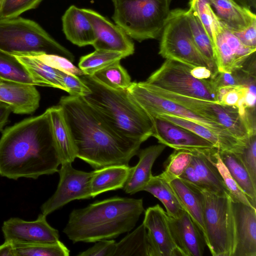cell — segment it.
I'll return each instance as SVG.
<instances>
[{
    "label": "cell",
    "instance_id": "obj_16",
    "mask_svg": "<svg viewBox=\"0 0 256 256\" xmlns=\"http://www.w3.org/2000/svg\"><path fill=\"white\" fill-rule=\"evenodd\" d=\"M234 244L232 256H256V208L232 201Z\"/></svg>",
    "mask_w": 256,
    "mask_h": 256
},
{
    "label": "cell",
    "instance_id": "obj_48",
    "mask_svg": "<svg viewBox=\"0 0 256 256\" xmlns=\"http://www.w3.org/2000/svg\"><path fill=\"white\" fill-rule=\"evenodd\" d=\"M179 178L192 184L200 190H206L202 180L190 164Z\"/></svg>",
    "mask_w": 256,
    "mask_h": 256
},
{
    "label": "cell",
    "instance_id": "obj_37",
    "mask_svg": "<svg viewBox=\"0 0 256 256\" xmlns=\"http://www.w3.org/2000/svg\"><path fill=\"white\" fill-rule=\"evenodd\" d=\"M158 117L184 128L212 142L220 150H232L229 145L218 134L207 127L194 122L170 114H160Z\"/></svg>",
    "mask_w": 256,
    "mask_h": 256
},
{
    "label": "cell",
    "instance_id": "obj_4",
    "mask_svg": "<svg viewBox=\"0 0 256 256\" xmlns=\"http://www.w3.org/2000/svg\"><path fill=\"white\" fill-rule=\"evenodd\" d=\"M90 92L83 98L112 128L122 136L142 143L152 136L153 121L128 90L109 88L92 76H80Z\"/></svg>",
    "mask_w": 256,
    "mask_h": 256
},
{
    "label": "cell",
    "instance_id": "obj_11",
    "mask_svg": "<svg viewBox=\"0 0 256 256\" xmlns=\"http://www.w3.org/2000/svg\"><path fill=\"white\" fill-rule=\"evenodd\" d=\"M127 90L135 101L151 116L170 114L202 124L220 136L232 150L242 142L232 136L218 123L158 95L146 88L142 82H132Z\"/></svg>",
    "mask_w": 256,
    "mask_h": 256
},
{
    "label": "cell",
    "instance_id": "obj_2",
    "mask_svg": "<svg viewBox=\"0 0 256 256\" xmlns=\"http://www.w3.org/2000/svg\"><path fill=\"white\" fill-rule=\"evenodd\" d=\"M62 108L74 143L76 158L95 170L128 166L142 143L128 139L112 128L82 97L63 96Z\"/></svg>",
    "mask_w": 256,
    "mask_h": 256
},
{
    "label": "cell",
    "instance_id": "obj_24",
    "mask_svg": "<svg viewBox=\"0 0 256 256\" xmlns=\"http://www.w3.org/2000/svg\"><path fill=\"white\" fill-rule=\"evenodd\" d=\"M166 146L160 144L139 150L137 155L139 160L132 168L130 174L123 190L126 194H132L143 190L152 176V166Z\"/></svg>",
    "mask_w": 256,
    "mask_h": 256
},
{
    "label": "cell",
    "instance_id": "obj_12",
    "mask_svg": "<svg viewBox=\"0 0 256 256\" xmlns=\"http://www.w3.org/2000/svg\"><path fill=\"white\" fill-rule=\"evenodd\" d=\"M59 182L54 194L40 207L46 216L60 209L71 201L92 198L90 180L92 172L76 170L72 163L61 164L58 170Z\"/></svg>",
    "mask_w": 256,
    "mask_h": 256
},
{
    "label": "cell",
    "instance_id": "obj_22",
    "mask_svg": "<svg viewBox=\"0 0 256 256\" xmlns=\"http://www.w3.org/2000/svg\"><path fill=\"white\" fill-rule=\"evenodd\" d=\"M62 30L67 40L78 46L92 45L96 36L82 8L70 6L62 16Z\"/></svg>",
    "mask_w": 256,
    "mask_h": 256
},
{
    "label": "cell",
    "instance_id": "obj_3",
    "mask_svg": "<svg viewBox=\"0 0 256 256\" xmlns=\"http://www.w3.org/2000/svg\"><path fill=\"white\" fill-rule=\"evenodd\" d=\"M144 211L142 198L112 197L74 210L63 232L73 243L116 238L130 231Z\"/></svg>",
    "mask_w": 256,
    "mask_h": 256
},
{
    "label": "cell",
    "instance_id": "obj_30",
    "mask_svg": "<svg viewBox=\"0 0 256 256\" xmlns=\"http://www.w3.org/2000/svg\"><path fill=\"white\" fill-rule=\"evenodd\" d=\"M154 256L143 223L116 244L114 256Z\"/></svg>",
    "mask_w": 256,
    "mask_h": 256
},
{
    "label": "cell",
    "instance_id": "obj_45",
    "mask_svg": "<svg viewBox=\"0 0 256 256\" xmlns=\"http://www.w3.org/2000/svg\"><path fill=\"white\" fill-rule=\"evenodd\" d=\"M58 72L65 91L70 96L83 97L90 92L88 87L80 76L59 70Z\"/></svg>",
    "mask_w": 256,
    "mask_h": 256
},
{
    "label": "cell",
    "instance_id": "obj_5",
    "mask_svg": "<svg viewBox=\"0 0 256 256\" xmlns=\"http://www.w3.org/2000/svg\"><path fill=\"white\" fill-rule=\"evenodd\" d=\"M116 24L141 42L158 38L170 13L172 0H112Z\"/></svg>",
    "mask_w": 256,
    "mask_h": 256
},
{
    "label": "cell",
    "instance_id": "obj_52",
    "mask_svg": "<svg viewBox=\"0 0 256 256\" xmlns=\"http://www.w3.org/2000/svg\"><path fill=\"white\" fill-rule=\"evenodd\" d=\"M239 4L255 12L256 8V0H234Z\"/></svg>",
    "mask_w": 256,
    "mask_h": 256
},
{
    "label": "cell",
    "instance_id": "obj_53",
    "mask_svg": "<svg viewBox=\"0 0 256 256\" xmlns=\"http://www.w3.org/2000/svg\"><path fill=\"white\" fill-rule=\"evenodd\" d=\"M6 0H0V11L5 2Z\"/></svg>",
    "mask_w": 256,
    "mask_h": 256
},
{
    "label": "cell",
    "instance_id": "obj_26",
    "mask_svg": "<svg viewBox=\"0 0 256 256\" xmlns=\"http://www.w3.org/2000/svg\"><path fill=\"white\" fill-rule=\"evenodd\" d=\"M132 168L126 165H114L92 171L90 180L92 198L110 190L123 188Z\"/></svg>",
    "mask_w": 256,
    "mask_h": 256
},
{
    "label": "cell",
    "instance_id": "obj_21",
    "mask_svg": "<svg viewBox=\"0 0 256 256\" xmlns=\"http://www.w3.org/2000/svg\"><path fill=\"white\" fill-rule=\"evenodd\" d=\"M208 1L218 20L232 32L241 31L256 22L254 12L234 0Z\"/></svg>",
    "mask_w": 256,
    "mask_h": 256
},
{
    "label": "cell",
    "instance_id": "obj_17",
    "mask_svg": "<svg viewBox=\"0 0 256 256\" xmlns=\"http://www.w3.org/2000/svg\"><path fill=\"white\" fill-rule=\"evenodd\" d=\"M152 117V136L160 144L174 150H202L216 148L208 140L184 128L160 118Z\"/></svg>",
    "mask_w": 256,
    "mask_h": 256
},
{
    "label": "cell",
    "instance_id": "obj_50",
    "mask_svg": "<svg viewBox=\"0 0 256 256\" xmlns=\"http://www.w3.org/2000/svg\"><path fill=\"white\" fill-rule=\"evenodd\" d=\"M11 110L6 104H0V132H2L8 124Z\"/></svg>",
    "mask_w": 256,
    "mask_h": 256
},
{
    "label": "cell",
    "instance_id": "obj_28",
    "mask_svg": "<svg viewBox=\"0 0 256 256\" xmlns=\"http://www.w3.org/2000/svg\"><path fill=\"white\" fill-rule=\"evenodd\" d=\"M207 150H192L190 164L202 180L206 190L218 195L230 196L217 168L206 155Z\"/></svg>",
    "mask_w": 256,
    "mask_h": 256
},
{
    "label": "cell",
    "instance_id": "obj_43",
    "mask_svg": "<svg viewBox=\"0 0 256 256\" xmlns=\"http://www.w3.org/2000/svg\"><path fill=\"white\" fill-rule=\"evenodd\" d=\"M46 65L56 70L68 72L78 76L85 74L79 68L68 58L56 54L43 52H29Z\"/></svg>",
    "mask_w": 256,
    "mask_h": 256
},
{
    "label": "cell",
    "instance_id": "obj_6",
    "mask_svg": "<svg viewBox=\"0 0 256 256\" xmlns=\"http://www.w3.org/2000/svg\"><path fill=\"white\" fill-rule=\"evenodd\" d=\"M0 50L9 54L43 52L64 57L74 56L36 22L20 16L0 18Z\"/></svg>",
    "mask_w": 256,
    "mask_h": 256
},
{
    "label": "cell",
    "instance_id": "obj_9",
    "mask_svg": "<svg viewBox=\"0 0 256 256\" xmlns=\"http://www.w3.org/2000/svg\"><path fill=\"white\" fill-rule=\"evenodd\" d=\"M191 68L181 62L166 60L145 82L169 92L218 102L217 91L211 79L195 78Z\"/></svg>",
    "mask_w": 256,
    "mask_h": 256
},
{
    "label": "cell",
    "instance_id": "obj_8",
    "mask_svg": "<svg viewBox=\"0 0 256 256\" xmlns=\"http://www.w3.org/2000/svg\"><path fill=\"white\" fill-rule=\"evenodd\" d=\"M159 54L192 68L204 66L216 72L196 48L187 18L186 10H170L160 34Z\"/></svg>",
    "mask_w": 256,
    "mask_h": 256
},
{
    "label": "cell",
    "instance_id": "obj_47",
    "mask_svg": "<svg viewBox=\"0 0 256 256\" xmlns=\"http://www.w3.org/2000/svg\"><path fill=\"white\" fill-rule=\"evenodd\" d=\"M233 32L244 44L256 49V22L241 31Z\"/></svg>",
    "mask_w": 256,
    "mask_h": 256
},
{
    "label": "cell",
    "instance_id": "obj_31",
    "mask_svg": "<svg viewBox=\"0 0 256 256\" xmlns=\"http://www.w3.org/2000/svg\"><path fill=\"white\" fill-rule=\"evenodd\" d=\"M158 198L164 206L169 216L176 218L184 210L181 206L173 189L161 174L151 177L143 190Z\"/></svg>",
    "mask_w": 256,
    "mask_h": 256
},
{
    "label": "cell",
    "instance_id": "obj_38",
    "mask_svg": "<svg viewBox=\"0 0 256 256\" xmlns=\"http://www.w3.org/2000/svg\"><path fill=\"white\" fill-rule=\"evenodd\" d=\"M13 244L16 256H68L70 255L68 249L60 240L54 243Z\"/></svg>",
    "mask_w": 256,
    "mask_h": 256
},
{
    "label": "cell",
    "instance_id": "obj_51",
    "mask_svg": "<svg viewBox=\"0 0 256 256\" xmlns=\"http://www.w3.org/2000/svg\"><path fill=\"white\" fill-rule=\"evenodd\" d=\"M0 256H16L14 244L10 241H4L0 245Z\"/></svg>",
    "mask_w": 256,
    "mask_h": 256
},
{
    "label": "cell",
    "instance_id": "obj_40",
    "mask_svg": "<svg viewBox=\"0 0 256 256\" xmlns=\"http://www.w3.org/2000/svg\"><path fill=\"white\" fill-rule=\"evenodd\" d=\"M192 156V151L174 150L164 165V170L161 174L168 181L180 178L190 164Z\"/></svg>",
    "mask_w": 256,
    "mask_h": 256
},
{
    "label": "cell",
    "instance_id": "obj_33",
    "mask_svg": "<svg viewBox=\"0 0 256 256\" xmlns=\"http://www.w3.org/2000/svg\"><path fill=\"white\" fill-rule=\"evenodd\" d=\"M0 81L36 86L26 69L18 59L12 54L1 50Z\"/></svg>",
    "mask_w": 256,
    "mask_h": 256
},
{
    "label": "cell",
    "instance_id": "obj_41",
    "mask_svg": "<svg viewBox=\"0 0 256 256\" xmlns=\"http://www.w3.org/2000/svg\"><path fill=\"white\" fill-rule=\"evenodd\" d=\"M232 152L240 159L256 186V134L250 135Z\"/></svg>",
    "mask_w": 256,
    "mask_h": 256
},
{
    "label": "cell",
    "instance_id": "obj_27",
    "mask_svg": "<svg viewBox=\"0 0 256 256\" xmlns=\"http://www.w3.org/2000/svg\"><path fill=\"white\" fill-rule=\"evenodd\" d=\"M10 54L25 67L36 86L58 88L65 91L58 70L46 65L29 53Z\"/></svg>",
    "mask_w": 256,
    "mask_h": 256
},
{
    "label": "cell",
    "instance_id": "obj_49",
    "mask_svg": "<svg viewBox=\"0 0 256 256\" xmlns=\"http://www.w3.org/2000/svg\"><path fill=\"white\" fill-rule=\"evenodd\" d=\"M192 75L196 78L202 80H210L213 76L212 72L204 66H198L191 68Z\"/></svg>",
    "mask_w": 256,
    "mask_h": 256
},
{
    "label": "cell",
    "instance_id": "obj_15",
    "mask_svg": "<svg viewBox=\"0 0 256 256\" xmlns=\"http://www.w3.org/2000/svg\"><path fill=\"white\" fill-rule=\"evenodd\" d=\"M94 30L96 40L92 44L95 50L122 52L127 56L134 52L132 38L118 25L91 9L82 8Z\"/></svg>",
    "mask_w": 256,
    "mask_h": 256
},
{
    "label": "cell",
    "instance_id": "obj_19",
    "mask_svg": "<svg viewBox=\"0 0 256 256\" xmlns=\"http://www.w3.org/2000/svg\"><path fill=\"white\" fill-rule=\"evenodd\" d=\"M174 242L182 256H202L206 245L202 233L184 211L176 218L168 215Z\"/></svg>",
    "mask_w": 256,
    "mask_h": 256
},
{
    "label": "cell",
    "instance_id": "obj_13",
    "mask_svg": "<svg viewBox=\"0 0 256 256\" xmlns=\"http://www.w3.org/2000/svg\"><path fill=\"white\" fill-rule=\"evenodd\" d=\"M46 216L42 213L34 221L18 218H11L4 221L2 228L4 241L24 244L58 242V232L48 224Z\"/></svg>",
    "mask_w": 256,
    "mask_h": 256
},
{
    "label": "cell",
    "instance_id": "obj_35",
    "mask_svg": "<svg viewBox=\"0 0 256 256\" xmlns=\"http://www.w3.org/2000/svg\"><path fill=\"white\" fill-rule=\"evenodd\" d=\"M206 154L210 162L217 168L224 184L230 193L232 200L252 206L246 196L233 178L226 166L222 161L218 154V148H214L208 149L206 151Z\"/></svg>",
    "mask_w": 256,
    "mask_h": 256
},
{
    "label": "cell",
    "instance_id": "obj_29",
    "mask_svg": "<svg viewBox=\"0 0 256 256\" xmlns=\"http://www.w3.org/2000/svg\"><path fill=\"white\" fill-rule=\"evenodd\" d=\"M218 150L220 158L231 176L246 196L252 206L256 208V186L253 184L245 166L232 150Z\"/></svg>",
    "mask_w": 256,
    "mask_h": 256
},
{
    "label": "cell",
    "instance_id": "obj_54",
    "mask_svg": "<svg viewBox=\"0 0 256 256\" xmlns=\"http://www.w3.org/2000/svg\"><path fill=\"white\" fill-rule=\"evenodd\" d=\"M5 104V103H4L0 100V104Z\"/></svg>",
    "mask_w": 256,
    "mask_h": 256
},
{
    "label": "cell",
    "instance_id": "obj_42",
    "mask_svg": "<svg viewBox=\"0 0 256 256\" xmlns=\"http://www.w3.org/2000/svg\"><path fill=\"white\" fill-rule=\"evenodd\" d=\"M246 86H226L217 90L218 102L222 104L237 106L242 116H244L246 109L244 106V100L250 84Z\"/></svg>",
    "mask_w": 256,
    "mask_h": 256
},
{
    "label": "cell",
    "instance_id": "obj_36",
    "mask_svg": "<svg viewBox=\"0 0 256 256\" xmlns=\"http://www.w3.org/2000/svg\"><path fill=\"white\" fill-rule=\"evenodd\" d=\"M120 62H114L92 76L105 86L116 90H126L130 85L131 79L127 71L120 65Z\"/></svg>",
    "mask_w": 256,
    "mask_h": 256
},
{
    "label": "cell",
    "instance_id": "obj_1",
    "mask_svg": "<svg viewBox=\"0 0 256 256\" xmlns=\"http://www.w3.org/2000/svg\"><path fill=\"white\" fill-rule=\"evenodd\" d=\"M0 138V176L37 179L58 172L60 164L48 110L4 129Z\"/></svg>",
    "mask_w": 256,
    "mask_h": 256
},
{
    "label": "cell",
    "instance_id": "obj_7",
    "mask_svg": "<svg viewBox=\"0 0 256 256\" xmlns=\"http://www.w3.org/2000/svg\"><path fill=\"white\" fill-rule=\"evenodd\" d=\"M200 190L204 196L206 245L213 256H232L234 234L232 199L229 196Z\"/></svg>",
    "mask_w": 256,
    "mask_h": 256
},
{
    "label": "cell",
    "instance_id": "obj_32",
    "mask_svg": "<svg viewBox=\"0 0 256 256\" xmlns=\"http://www.w3.org/2000/svg\"><path fill=\"white\" fill-rule=\"evenodd\" d=\"M187 18L196 46L204 58L218 72L214 44L194 14L186 10Z\"/></svg>",
    "mask_w": 256,
    "mask_h": 256
},
{
    "label": "cell",
    "instance_id": "obj_23",
    "mask_svg": "<svg viewBox=\"0 0 256 256\" xmlns=\"http://www.w3.org/2000/svg\"><path fill=\"white\" fill-rule=\"evenodd\" d=\"M48 110L52 136L60 164L72 163L76 158V150L63 110L58 104Z\"/></svg>",
    "mask_w": 256,
    "mask_h": 256
},
{
    "label": "cell",
    "instance_id": "obj_44",
    "mask_svg": "<svg viewBox=\"0 0 256 256\" xmlns=\"http://www.w3.org/2000/svg\"><path fill=\"white\" fill-rule=\"evenodd\" d=\"M43 0H6L0 11V18H12L36 8Z\"/></svg>",
    "mask_w": 256,
    "mask_h": 256
},
{
    "label": "cell",
    "instance_id": "obj_25",
    "mask_svg": "<svg viewBox=\"0 0 256 256\" xmlns=\"http://www.w3.org/2000/svg\"><path fill=\"white\" fill-rule=\"evenodd\" d=\"M181 206L205 236L204 196L200 190L178 178L169 182Z\"/></svg>",
    "mask_w": 256,
    "mask_h": 256
},
{
    "label": "cell",
    "instance_id": "obj_14",
    "mask_svg": "<svg viewBox=\"0 0 256 256\" xmlns=\"http://www.w3.org/2000/svg\"><path fill=\"white\" fill-rule=\"evenodd\" d=\"M214 43L217 68L222 72H232L243 68L256 50L244 44L220 22Z\"/></svg>",
    "mask_w": 256,
    "mask_h": 256
},
{
    "label": "cell",
    "instance_id": "obj_39",
    "mask_svg": "<svg viewBox=\"0 0 256 256\" xmlns=\"http://www.w3.org/2000/svg\"><path fill=\"white\" fill-rule=\"evenodd\" d=\"M189 5V10L196 16L214 42L220 22L212 10L208 0H190Z\"/></svg>",
    "mask_w": 256,
    "mask_h": 256
},
{
    "label": "cell",
    "instance_id": "obj_18",
    "mask_svg": "<svg viewBox=\"0 0 256 256\" xmlns=\"http://www.w3.org/2000/svg\"><path fill=\"white\" fill-rule=\"evenodd\" d=\"M142 223L154 256H182L172 236L168 214L160 205L146 209Z\"/></svg>",
    "mask_w": 256,
    "mask_h": 256
},
{
    "label": "cell",
    "instance_id": "obj_46",
    "mask_svg": "<svg viewBox=\"0 0 256 256\" xmlns=\"http://www.w3.org/2000/svg\"><path fill=\"white\" fill-rule=\"evenodd\" d=\"M116 242L114 240H102L78 254V256H114Z\"/></svg>",
    "mask_w": 256,
    "mask_h": 256
},
{
    "label": "cell",
    "instance_id": "obj_20",
    "mask_svg": "<svg viewBox=\"0 0 256 256\" xmlns=\"http://www.w3.org/2000/svg\"><path fill=\"white\" fill-rule=\"evenodd\" d=\"M40 100L36 86L0 81V100L15 114H33L39 107Z\"/></svg>",
    "mask_w": 256,
    "mask_h": 256
},
{
    "label": "cell",
    "instance_id": "obj_34",
    "mask_svg": "<svg viewBox=\"0 0 256 256\" xmlns=\"http://www.w3.org/2000/svg\"><path fill=\"white\" fill-rule=\"evenodd\" d=\"M128 56L126 54L116 51L95 50L80 58L78 68L85 74L92 76L98 71Z\"/></svg>",
    "mask_w": 256,
    "mask_h": 256
},
{
    "label": "cell",
    "instance_id": "obj_10",
    "mask_svg": "<svg viewBox=\"0 0 256 256\" xmlns=\"http://www.w3.org/2000/svg\"><path fill=\"white\" fill-rule=\"evenodd\" d=\"M145 86L154 93L176 102L199 115L214 120L222 125L236 139L246 140L252 133L239 108L234 106L220 104L169 92L144 83Z\"/></svg>",
    "mask_w": 256,
    "mask_h": 256
}]
</instances>
